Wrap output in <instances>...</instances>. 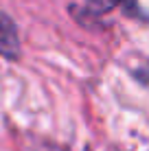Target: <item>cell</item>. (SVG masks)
<instances>
[{
	"instance_id": "obj_1",
	"label": "cell",
	"mask_w": 149,
	"mask_h": 151,
	"mask_svg": "<svg viewBox=\"0 0 149 151\" xmlns=\"http://www.w3.org/2000/svg\"><path fill=\"white\" fill-rule=\"evenodd\" d=\"M0 55L7 59H18L20 57V35L18 27L7 13L0 11Z\"/></svg>"
},
{
	"instance_id": "obj_2",
	"label": "cell",
	"mask_w": 149,
	"mask_h": 151,
	"mask_svg": "<svg viewBox=\"0 0 149 151\" xmlns=\"http://www.w3.org/2000/svg\"><path fill=\"white\" fill-rule=\"evenodd\" d=\"M114 9H123L127 15L136 18L138 15V2L136 0H86L83 13L86 15H105Z\"/></svg>"
},
{
	"instance_id": "obj_3",
	"label": "cell",
	"mask_w": 149,
	"mask_h": 151,
	"mask_svg": "<svg viewBox=\"0 0 149 151\" xmlns=\"http://www.w3.org/2000/svg\"><path fill=\"white\" fill-rule=\"evenodd\" d=\"M134 77H136V79L143 83V86H147V88H149V59L145 61V64L136 66V70H134Z\"/></svg>"
}]
</instances>
